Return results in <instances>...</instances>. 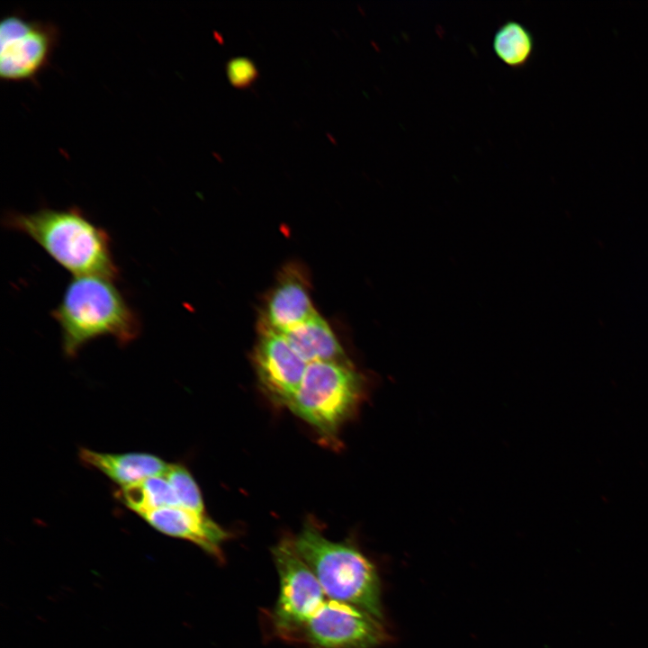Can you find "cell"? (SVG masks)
Returning a JSON list of instances; mask_svg holds the SVG:
<instances>
[{
	"label": "cell",
	"instance_id": "cell-1",
	"mask_svg": "<svg viewBox=\"0 0 648 648\" xmlns=\"http://www.w3.org/2000/svg\"><path fill=\"white\" fill-rule=\"evenodd\" d=\"M3 224L30 237L75 276L94 275L113 281L119 276L107 231L78 208L9 212Z\"/></svg>",
	"mask_w": 648,
	"mask_h": 648
},
{
	"label": "cell",
	"instance_id": "cell-2",
	"mask_svg": "<svg viewBox=\"0 0 648 648\" xmlns=\"http://www.w3.org/2000/svg\"><path fill=\"white\" fill-rule=\"evenodd\" d=\"M113 280L101 276H75L67 285L51 316L61 330L62 348L74 357L90 341L104 336L120 346L135 340L141 329L140 318Z\"/></svg>",
	"mask_w": 648,
	"mask_h": 648
},
{
	"label": "cell",
	"instance_id": "cell-3",
	"mask_svg": "<svg viewBox=\"0 0 648 648\" xmlns=\"http://www.w3.org/2000/svg\"><path fill=\"white\" fill-rule=\"evenodd\" d=\"M328 598L356 606L382 618L381 590L374 564L348 542L327 538L311 522L292 539Z\"/></svg>",
	"mask_w": 648,
	"mask_h": 648
},
{
	"label": "cell",
	"instance_id": "cell-4",
	"mask_svg": "<svg viewBox=\"0 0 648 648\" xmlns=\"http://www.w3.org/2000/svg\"><path fill=\"white\" fill-rule=\"evenodd\" d=\"M364 381L352 364H308L302 381L287 408L310 424L325 440H337L342 425L357 410Z\"/></svg>",
	"mask_w": 648,
	"mask_h": 648
},
{
	"label": "cell",
	"instance_id": "cell-5",
	"mask_svg": "<svg viewBox=\"0 0 648 648\" xmlns=\"http://www.w3.org/2000/svg\"><path fill=\"white\" fill-rule=\"evenodd\" d=\"M272 554L280 583L273 623L282 637L294 640L328 598L310 568L295 551L291 538L282 540Z\"/></svg>",
	"mask_w": 648,
	"mask_h": 648
},
{
	"label": "cell",
	"instance_id": "cell-6",
	"mask_svg": "<svg viewBox=\"0 0 648 648\" xmlns=\"http://www.w3.org/2000/svg\"><path fill=\"white\" fill-rule=\"evenodd\" d=\"M58 41L59 31L52 22L15 13L5 15L0 23L1 79L35 81L50 64Z\"/></svg>",
	"mask_w": 648,
	"mask_h": 648
},
{
	"label": "cell",
	"instance_id": "cell-7",
	"mask_svg": "<svg viewBox=\"0 0 648 648\" xmlns=\"http://www.w3.org/2000/svg\"><path fill=\"white\" fill-rule=\"evenodd\" d=\"M385 639L380 619L356 606L329 598L294 638L314 648H374Z\"/></svg>",
	"mask_w": 648,
	"mask_h": 648
},
{
	"label": "cell",
	"instance_id": "cell-8",
	"mask_svg": "<svg viewBox=\"0 0 648 648\" xmlns=\"http://www.w3.org/2000/svg\"><path fill=\"white\" fill-rule=\"evenodd\" d=\"M253 362L266 395L280 406H287L297 392L308 364L279 332L259 331Z\"/></svg>",
	"mask_w": 648,
	"mask_h": 648
},
{
	"label": "cell",
	"instance_id": "cell-9",
	"mask_svg": "<svg viewBox=\"0 0 648 648\" xmlns=\"http://www.w3.org/2000/svg\"><path fill=\"white\" fill-rule=\"evenodd\" d=\"M317 313L302 270L295 265L288 266L266 299L259 320V331L283 333Z\"/></svg>",
	"mask_w": 648,
	"mask_h": 648
},
{
	"label": "cell",
	"instance_id": "cell-10",
	"mask_svg": "<svg viewBox=\"0 0 648 648\" xmlns=\"http://www.w3.org/2000/svg\"><path fill=\"white\" fill-rule=\"evenodd\" d=\"M153 528L169 536L189 541L219 561L223 560L222 544L230 532L212 518L181 507H167L139 515Z\"/></svg>",
	"mask_w": 648,
	"mask_h": 648
},
{
	"label": "cell",
	"instance_id": "cell-11",
	"mask_svg": "<svg viewBox=\"0 0 648 648\" xmlns=\"http://www.w3.org/2000/svg\"><path fill=\"white\" fill-rule=\"evenodd\" d=\"M79 457L86 465L99 470L122 488L163 475L168 466L159 457L144 453L107 454L81 448Z\"/></svg>",
	"mask_w": 648,
	"mask_h": 648
},
{
	"label": "cell",
	"instance_id": "cell-12",
	"mask_svg": "<svg viewBox=\"0 0 648 648\" xmlns=\"http://www.w3.org/2000/svg\"><path fill=\"white\" fill-rule=\"evenodd\" d=\"M281 334L307 364H351L331 328L318 313Z\"/></svg>",
	"mask_w": 648,
	"mask_h": 648
},
{
	"label": "cell",
	"instance_id": "cell-13",
	"mask_svg": "<svg viewBox=\"0 0 648 648\" xmlns=\"http://www.w3.org/2000/svg\"><path fill=\"white\" fill-rule=\"evenodd\" d=\"M116 496L138 515L157 508L180 507L173 487L165 475L152 476L122 488Z\"/></svg>",
	"mask_w": 648,
	"mask_h": 648
},
{
	"label": "cell",
	"instance_id": "cell-14",
	"mask_svg": "<svg viewBox=\"0 0 648 648\" xmlns=\"http://www.w3.org/2000/svg\"><path fill=\"white\" fill-rule=\"evenodd\" d=\"M492 49L499 59L512 68L525 67L531 59L534 37L522 23L507 21L494 33Z\"/></svg>",
	"mask_w": 648,
	"mask_h": 648
},
{
	"label": "cell",
	"instance_id": "cell-15",
	"mask_svg": "<svg viewBox=\"0 0 648 648\" xmlns=\"http://www.w3.org/2000/svg\"><path fill=\"white\" fill-rule=\"evenodd\" d=\"M170 482L181 508L204 514L200 489L189 471L179 464H168L163 474Z\"/></svg>",
	"mask_w": 648,
	"mask_h": 648
},
{
	"label": "cell",
	"instance_id": "cell-16",
	"mask_svg": "<svg viewBox=\"0 0 648 648\" xmlns=\"http://www.w3.org/2000/svg\"><path fill=\"white\" fill-rule=\"evenodd\" d=\"M228 72L232 83L238 86L249 83L256 73L253 65L246 58L232 60L229 65Z\"/></svg>",
	"mask_w": 648,
	"mask_h": 648
}]
</instances>
